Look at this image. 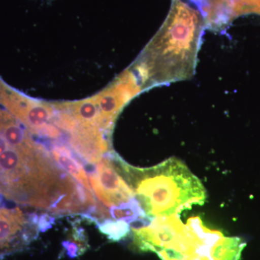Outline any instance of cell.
Wrapping results in <instances>:
<instances>
[{
    "mask_svg": "<svg viewBox=\"0 0 260 260\" xmlns=\"http://www.w3.org/2000/svg\"><path fill=\"white\" fill-rule=\"evenodd\" d=\"M199 9L207 29L221 32L234 21L232 0H189Z\"/></svg>",
    "mask_w": 260,
    "mask_h": 260,
    "instance_id": "7",
    "label": "cell"
},
{
    "mask_svg": "<svg viewBox=\"0 0 260 260\" xmlns=\"http://www.w3.org/2000/svg\"><path fill=\"white\" fill-rule=\"evenodd\" d=\"M99 229L112 242H119L129 235L130 226L124 220L107 219L99 223Z\"/></svg>",
    "mask_w": 260,
    "mask_h": 260,
    "instance_id": "11",
    "label": "cell"
},
{
    "mask_svg": "<svg viewBox=\"0 0 260 260\" xmlns=\"http://www.w3.org/2000/svg\"><path fill=\"white\" fill-rule=\"evenodd\" d=\"M0 93V102L30 132L54 139L60 137V131L49 123L54 117V112L49 106L30 102L16 92L6 90L5 87Z\"/></svg>",
    "mask_w": 260,
    "mask_h": 260,
    "instance_id": "4",
    "label": "cell"
},
{
    "mask_svg": "<svg viewBox=\"0 0 260 260\" xmlns=\"http://www.w3.org/2000/svg\"><path fill=\"white\" fill-rule=\"evenodd\" d=\"M68 255L71 258L83 254L89 248L88 239L82 229H75L66 241L62 243Z\"/></svg>",
    "mask_w": 260,
    "mask_h": 260,
    "instance_id": "12",
    "label": "cell"
},
{
    "mask_svg": "<svg viewBox=\"0 0 260 260\" xmlns=\"http://www.w3.org/2000/svg\"><path fill=\"white\" fill-rule=\"evenodd\" d=\"M205 29L193 3L172 0L165 21L131 69L143 90L192 78Z\"/></svg>",
    "mask_w": 260,
    "mask_h": 260,
    "instance_id": "1",
    "label": "cell"
},
{
    "mask_svg": "<svg viewBox=\"0 0 260 260\" xmlns=\"http://www.w3.org/2000/svg\"><path fill=\"white\" fill-rule=\"evenodd\" d=\"M232 10L234 20L242 15H260V0H232Z\"/></svg>",
    "mask_w": 260,
    "mask_h": 260,
    "instance_id": "13",
    "label": "cell"
},
{
    "mask_svg": "<svg viewBox=\"0 0 260 260\" xmlns=\"http://www.w3.org/2000/svg\"><path fill=\"white\" fill-rule=\"evenodd\" d=\"M222 234L207 229L199 217H192L157 254L162 260H215L214 244Z\"/></svg>",
    "mask_w": 260,
    "mask_h": 260,
    "instance_id": "3",
    "label": "cell"
},
{
    "mask_svg": "<svg viewBox=\"0 0 260 260\" xmlns=\"http://www.w3.org/2000/svg\"><path fill=\"white\" fill-rule=\"evenodd\" d=\"M89 174L92 189L98 199L107 208L118 206L135 198L134 191L115 168L110 155L95 164Z\"/></svg>",
    "mask_w": 260,
    "mask_h": 260,
    "instance_id": "5",
    "label": "cell"
},
{
    "mask_svg": "<svg viewBox=\"0 0 260 260\" xmlns=\"http://www.w3.org/2000/svg\"><path fill=\"white\" fill-rule=\"evenodd\" d=\"M40 231L37 215H32L28 224L19 208H0V254L26 245Z\"/></svg>",
    "mask_w": 260,
    "mask_h": 260,
    "instance_id": "6",
    "label": "cell"
},
{
    "mask_svg": "<svg viewBox=\"0 0 260 260\" xmlns=\"http://www.w3.org/2000/svg\"><path fill=\"white\" fill-rule=\"evenodd\" d=\"M111 158L150 218L179 215L193 205H203L206 199L201 181L179 159L170 158L155 167L140 169L126 164L116 153L111 154Z\"/></svg>",
    "mask_w": 260,
    "mask_h": 260,
    "instance_id": "2",
    "label": "cell"
},
{
    "mask_svg": "<svg viewBox=\"0 0 260 260\" xmlns=\"http://www.w3.org/2000/svg\"><path fill=\"white\" fill-rule=\"evenodd\" d=\"M78 122L96 126L102 130H106L104 121L99 112V107L95 99H87L82 102L68 105L66 109Z\"/></svg>",
    "mask_w": 260,
    "mask_h": 260,
    "instance_id": "9",
    "label": "cell"
},
{
    "mask_svg": "<svg viewBox=\"0 0 260 260\" xmlns=\"http://www.w3.org/2000/svg\"><path fill=\"white\" fill-rule=\"evenodd\" d=\"M8 145H9V143L6 141L4 137L0 134V155L7 150Z\"/></svg>",
    "mask_w": 260,
    "mask_h": 260,
    "instance_id": "14",
    "label": "cell"
},
{
    "mask_svg": "<svg viewBox=\"0 0 260 260\" xmlns=\"http://www.w3.org/2000/svg\"><path fill=\"white\" fill-rule=\"evenodd\" d=\"M109 213L115 220H124L129 224L142 221L145 225H148L153 218L146 215L136 198H133L127 203L112 207Z\"/></svg>",
    "mask_w": 260,
    "mask_h": 260,
    "instance_id": "10",
    "label": "cell"
},
{
    "mask_svg": "<svg viewBox=\"0 0 260 260\" xmlns=\"http://www.w3.org/2000/svg\"><path fill=\"white\" fill-rule=\"evenodd\" d=\"M51 154L56 164L64 169L65 172L70 174L87 190L93 191L83 166L75 158L69 149L64 145H54L51 147Z\"/></svg>",
    "mask_w": 260,
    "mask_h": 260,
    "instance_id": "8",
    "label": "cell"
}]
</instances>
